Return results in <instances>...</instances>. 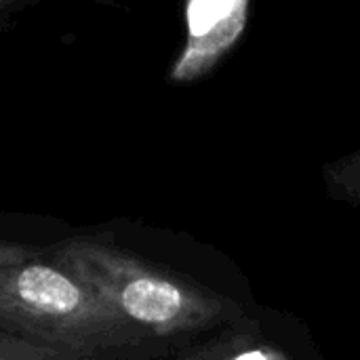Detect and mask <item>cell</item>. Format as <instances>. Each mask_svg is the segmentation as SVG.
I'll list each match as a JSON object with an SVG mask.
<instances>
[{
  "label": "cell",
  "instance_id": "obj_1",
  "mask_svg": "<svg viewBox=\"0 0 360 360\" xmlns=\"http://www.w3.org/2000/svg\"><path fill=\"white\" fill-rule=\"evenodd\" d=\"M0 329L91 360H135L158 344L80 278L38 257L0 268Z\"/></svg>",
  "mask_w": 360,
  "mask_h": 360
},
{
  "label": "cell",
  "instance_id": "obj_2",
  "mask_svg": "<svg viewBox=\"0 0 360 360\" xmlns=\"http://www.w3.org/2000/svg\"><path fill=\"white\" fill-rule=\"evenodd\" d=\"M51 259L154 342L198 331L221 314L217 297L101 236L61 240L51 249Z\"/></svg>",
  "mask_w": 360,
  "mask_h": 360
},
{
  "label": "cell",
  "instance_id": "obj_3",
  "mask_svg": "<svg viewBox=\"0 0 360 360\" xmlns=\"http://www.w3.org/2000/svg\"><path fill=\"white\" fill-rule=\"evenodd\" d=\"M251 0H186V42L171 68L175 82L213 72L238 44Z\"/></svg>",
  "mask_w": 360,
  "mask_h": 360
},
{
  "label": "cell",
  "instance_id": "obj_4",
  "mask_svg": "<svg viewBox=\"0 0 360 360\" xmlns=\"http://www.w3.org/2000/svg\"><path fill=\"white\" fill-rule=\"evenodd\" d=\"M323 179L333 198L360 205V148L325 165Z\"/></svg>",
  "mask_w": 360,
  "mask_h": 360
},
{
  "label": "cell",
  "instance_id": "obj_5",
  "mask_svg": "<svg viewBox=\"0 0 360 360\" xmlns=\"http://www.w3.org/2000/svg\"><path fill=\"white\" fill-rule=\"evenodd\" d=\"M0 360H91L74 352L46 348L0 329Z\"/></svg>",
  "mask_w": 360,
  "mask_h": 360
},
{
  "label": "cell",
  "instance_id": "obj_6",
  "mask_svg": "<svg viewBox=\"0 0 360 360\" xmlns=\"http://www.w3.org/2000/svg\"><path fill=\"white\" fill-rule=\"evenodd\" d=\"M38 255H40V251L36 247H27L21 243L0 238V268L11 266V264H19V262H27V259L38 257Z\"/></svg>",
  "mask_w": 360,
  "mask_h": 360
},
{
  "label": "cell",
  "instance_id": "obj_7",
  "mask_svg": "<svg viewBox=\"0 0 360 360\" xmlns=\"http://www.w3.org/2000/svg\"><path fill=\"white\" fill-rule=\"evenodd\" d=\"M234 360H285L283 356H278L276 352H264V350H257V352H247L243 356Z\"/></svg>",
  "mask_w": 360,
  "mask_h": 360
},
{
  "label": "cell",
  "instance_id": "obj_8",
  "mask_svg": "<svg viewBox=\"0 0 360 360\" xmlns=\"http://www.w3.org/2000/svg\"><path fill=\"white\" fill-rule=\"evenodd\" d=\"M0 2H2V0H0Z\"/></svg>",
  "mask_w": 360,
  "mask_h": 360
}]
</instances>
